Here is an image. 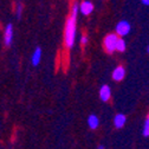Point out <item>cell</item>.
Segmentation results:
<instances>
[{
  "mask_svg": "<svg viewBox=\"0 0 149 149\" xmlns=\"http://www.w3.org/2000/svg\"><path fill=\"white\" fill-rule=\"evenodd\" d=\"M79 11V6L74 4L71 11V15L68 18L65 24V45L71 49L74 45L76 39V26H77V13Z\"/></svg>",
  "mask_w": 149,
  "mask_h": 149,
  "instance_id": "1",
  "label": "cell"
},
{
  "mask_svg": "<svg viewBox=\"0 0 149 149\" xmlns=\"http://www.w3.org/2000/svg\"><path fill=\"white\" fill-rule=\"evenodd\" d=\"M120 37L116 33H109L108 36H105V38L103 39V49L107 53L111 54L116 51V45L118 42Z\"/></svg>",
  "mask_w": 149,
  "mask_h": 149,
  "instance_id": "2",
  "label": "cell"
},
{
  "mask_svg": "<svg viewBox=\"0 0 149 149\" xmlns=\"http://www.w3.org/2000/svg\"><path fill=\"white\" fill-rule=\"evenodd\" d=\"M132 31V25L128 20H121L117 23L116 25V29H115V33L121 37V38H124L125 36H128Z\"/></svg>",
  "mask_w": 149,
  "mask_h": 149,
  "instance_id": "3",
  "label": "cell"
},
{
  "mask_svg": "<svg viewBox=\"0 0 149 149\" xmlns=\"http://www.w3.org/2000/svg\"><path fill=\"white\" fill-rule=\"evenodd\" d=\"M124 77H125V68L123 65H118L113 70V73H111V78H113V81L120 83L124 79Z\"/></svg>",
  "mask_w": 149,
  "mask_h": 149,
  "instance_id": "4",
  "label": "cell"
},
{
  "mask_svg": "<svg viewBox=\"0 0 149 149\" xmlns=\"http://www.w3.org/2000/svg\"><path fill=\"white\" fill-rule=\"evenodd\" d=\"M100 98L102 102H109L111 98V88L108 84H104L100 89Z\"/></svg>",
  "mask_w": 149,
  "mask_h": 149,
  "instance_id": "5",
  "label": "cell"
},
{
  "mask_svg": "<svg viewBox=\"0 0 149 149\" xmlns=\"http://www.w3.org/2000/svg\"><path fill=\"white\" fill-rule=\"evenodd\" d=\"M4 42L6 46H10L13 42V25L12 24H7L5 32H4Z\"/></svg>",
  "mask_w": 149,
  "mask_h": 149,
  "instance_id": "6",
  "label": "cell"
},
{
  "mask_svg": "<svg viewBox=\"0 0 149 149\" xmlns=\"http://www.w3.org/2000/svg\"><path fill=\"white\" fill-rule=\"evenodd\" d=\"M113 123H114V127H115L116 129H122V128L125 125V123H127V116H125L124 114L118 113V114H116V115L114 116Z\"/></svg>",
  "mask_w": 149,
  "mask_h": 149,
  "instance_id": "7",
  "label": "cell"
},
{
  "mask_svg": "<svg viewBox=\"0 0 149 149\" xmlns=\"http://www.w3.org/2000/svg\"><path fill=\"white\" fill-rule=\"evenodd\" d=\"M79 11L83 15H89V14L92 13V11H94V4H92L91 1L85 0V1H83L79 5Z\"/></svg>",
  "mask_w": 149,
  "mask_h": 149,
  "instance_id": "8",
  "label": "cell"
},
{
  "mask_svg": "<svg viewBox=\"0 0 149 149\" xmlns=\"http://www.w3.org/2000/svg\"><path fill=\"white\" fill-rule=\"evenodd\" d=\"M86 122H88V125H89V128L91 130H96L100 127V118L96 115H90L88 117V121Z\"/></svg>",
  "mask_w": 149,
  "mask_h": 149,
  "instance_id": "9",
  "label": "cell"
},
{
  "mask_svg": "<svg viewBox=\"0 0 149 149\" xmlns=\"http://www.w3.org/2000/svg\"><path fill=\"white\" fill-rule=\"evenodd\" d=\"M40 59H42V49L40 47H37L32 54L31 57V62H32V65L37 66L39 63H40Z\"/></svg>",
  "mask_w": 149,
  "mask_h": 149,
  "instance_id": "10",
  "label": "cell"
},
{
  "mask_svg": "<svg viewBox=\"0 0 149 149\" xmlns=\"http://www.w3.org/2000/svg\"><path fill=\"white\" fill-rule=\"evenodd\" d=\"M142 135L144 137H149V113L147 114V116L144 118V123H143V128H142Z\"/></svg>",
  "mask_w": 149,
  "mask_h": 149,
  "instance_id": "11",
  "label": "cell"
},
{
  "mask_svg": "<svg viewBox=\"0 0 149 149\" xmlns=\"http://www.w3.org/2000/svg\"><path fill=\"white\" fill-rule=\"evenodd\" d=\"M127 49V43L124 40V38H118V42H117V45H116V51L117 52H124Z\"/></svg>",
  "mask_w": 149,
  "mask_h": 149,
  "instance_id": "12",
  "label": "cell"
},
{
  "mask_svg": "<svg viewBox=\"0 0 149 149\" xmlns=\"http://www.w3.org/2000/svg\"><path fill=\"white\" fill-rule=\"evenodd\" d=\"M22 14H23V5L19 3L17 5V18L18 19H20L22 18Z\"/></svg>",
  "mask_w": 149,
  "mask_h": 149,
  "instance_id": "13",
  "label": "cell"
},
{
  "mask_svg": "<svg viewBox=\"0 0 149 149\" xmlns=\"http://www.w3.org/2000/svg\"><path fill=\"white\" fill-rule=\"evenodd\" d=\"M88 42H89V38H88L86 36H83L82 38H81V44H82V45H86Z\"/></svg>",
  "mask_w": 149,
  "mask_h": 149,
  "instance_id": "14",
  "label": "cell"
},
{
  "mask_svg": "<svg viewBox=\"0 0 149 149\" xmlns=\"http://www.w3.org/2000/svg\"><path fill=\"white\" fill-rule=\"evenodd\" d=\"M141 3L146 6H149V0H141Z\"/></svg>",
  "mask_w": 149,
  "mask_h": 149,
  "instance_id": "15",
  "label": "cell"
},
{
  "mask_svg": "<svg viewBox=\"0 0 149 149\" xmlns=\"http://www.w3.org/2000/svg\"><path fill=\"white\" fill-rule=\"evenodd\" d=\"M97 149H104V146H103V144H100V146L97 147Z\"/></svg>",
  "mask_w": 149,
  "mask_h": 149,
  "instance_id": "16",
  "label": "cell"
},
{
  "mask_svg": "<svg viewBox=\"0 0 149 149\" xmlns=\"http://www.w3.org/2000/svg\"><path fill=\"white\" fill-rule=\"evenodd\" d=\"M147 52H148V54H149V45L147 46Z\"/></svg>",
  "mask_w": 149,
  "mask_h": 149,
  "instance_id": "17",
  "label": "cell"
}]
</instances>
